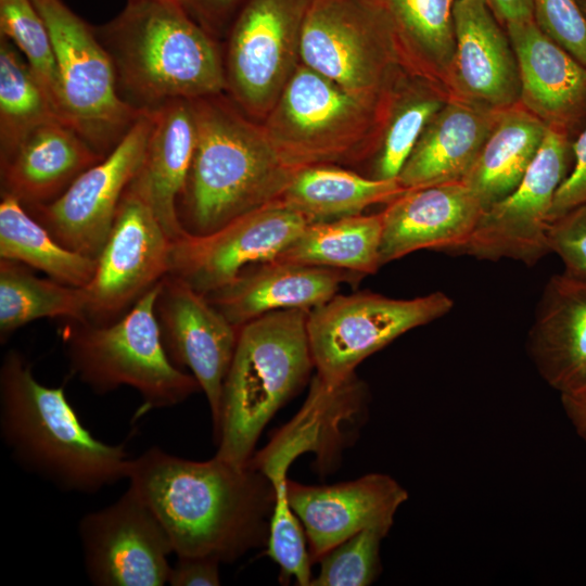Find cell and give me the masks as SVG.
<instances>
[{
  "instance_id": "cell-10",
  "label": "cell",
  "mask_w": 586,
  "mask_h": 586,
  "mask_svg": "<svg viewBox=\"0 0 586 586\" xmlns=\"http://www.w3.org/2000/svg\"><path fill=\"white\" fill-rule=\"evenodd\" d=\"M454 306L443 292L393 298L372 292L336 294L307 316V335L316 375L339 385L356 367L402 334L432 322Z\"/></svg>"
},
{
  "instance_id": "cell-12",
  "label": "cell",
  "mask_w": 586,
  "mask_h": 586,
  "mask_svg": "<svg viewBox=\"0 0 586 586\" xmlns=\"http://www.w3.org/2000/svg\"><path fill=\"white\" fill-rule=\"evenodd\" d=\"M573 141L548 128L519 186L483 212L470 239L454 253L480 259L511 258L530 266L550 253L549 214L558 189L571 173Z\"/></svg>"
},
{
  "instance_id": "cell-35",
  "label": "cell",
  "mask_w": 586,
  "mask_h": 586,
  "mask_svg": "<svg viewBox=\"0 0 586 586\" xmlns=\"http://www.w3.org/2000/svg\"><path fill=\"white\" fill-rule=\"evenodd\" d=\"M15 48L0 37V158L35 128L59 119L44 88Z\"/></svg>"
},
{
  "instance_id": "cell-30",
  "label": "cell",
  "mask_w": 586,
  "mask_h": 586,
  "mask_svg": "<svg viewBox=\"0 0 586 586\" xmlns=\"http://www.w3.org/2000/svg\"><path fill=\"white\" fill-rule=\"evenodd\" d=\"M454 2L385 0L407 69L445 88L455 51Z\"/></svg>"
},
{
  "instance_id": "cell-22",
  "label": "cell",
  "mask_w": 586,
  "mask_h": 586,
  "mask_svg": "<svg viewBox=\"0 0 586 586\" xmlns=\"http://www.w3.org/2000/svg\"><path fill=\"white\" fill-rule=\"evenodd\" d=\"M360 279L362 276L343 269L271 259L247 266L205 296L240 328L276 310H311L336 295L341 284Z\"/></svg>"
},
{
  "instance_id": "cell-21",
  "label": "cell",
  "mask_w": 586,
  "mask_h": 586,
  "mask_svg": "<svg viewBox=\"0 0 586 586\" xmlns=\"http://www.w3.org/2000/svg\"><path fill=\"white\" fill-rule=\"evenodd\" d=\"M484 211L462 180L407 190L381 212L382 265L419 250L454 253L470 239Z\"/></svg>"
},
{
  "instance_id": "cell-6",
  "label": "cell",
  "mask_w": 586,
  "mask_h": 586,
  "mask_svg": "<svg viewBox=\"0 0 586 586\" xmlns=\"http://www.w3.org/2000/svg\"><path fill=\"white\" fill-rule=\"evenodd\" d=\"M392 94L351 92L301 63L262 124L280 158L295 170L358 165L377 151Z\"/></svg>"
},
{
  "instance_id": "cell-42",
  "label": "cell",
  "mask_w": 586,
  "mask_h": 586,
  "mask_svg": "<svg viewBox=\"0 0 586 586\" xmlns=\"http://www.w3.org/2000/svg\"><path fill=\"white\" fill-rule=\"evenodd\" d=\"M220 562L205 557H177L167 584L171 586H218Z\"/></svg>"
},
{
  "instance_id": "cell-16",
  "label": "cell",
  "mask_w": 586,
  "mask_h": 586,
  "mask_svg": "<svg viewBox=\"0 0 586 586\" xmlns=\"http://www.w3.org/2000/svg\"><path fill=\"white\" fill-rule=\"evenodd\" d=\"M308 221L276 200L207 234L171 241L168 275L204 295L250 265L276 258Z\"/></svg>"
},
{
  "instance_id": "cell-26",
  "label": "cell",
  "mask_w": 586,
  "mask_h": 586,
  "mask_svg": "<svg viewBox=\"0 0 586 586\" xmlns=\"http://www.w3.org/2000/svg\"><path fill=\"white\" fill-rule=\"evenodd\" d=\"M500 111L449 97L432 117L397 180L407 190L461 181L473 166Z\"/></svg>"
},
{
  "instance_id": "cell-28",
  "label": "cell",
  "mask_w": 586,
  "mask_h": 586,
  "mask_svg": "<svg viewBox=\"0 0 586 586\" xmlns=\"http://www.w3.org/2000/svg\"><path fill=\"white\" fill-rule=\"evenodd\" d=\"M406 191L397 179H375L324 164L296 169L278 200L311 224L362 214Z\"/></svg>"
},
{
  "instance_id": "cell-17",
  "label": "cell",
  "mask_w": 586,
  "mask_h": 586,
  "mask_svg": "<svg viewBox=\"0 0 586 586\" xmlns=\"http://www.w3.org/2000/svg\"><path fill=\"white\" fill-rule=\"evenodd\" d=\"M154 310L168 357L191 371L206 396L214 425L239 328L204 294L168 273L160 282Z\"/></svg>"
},
{
  "instance_id": "cell-29",
  "label": "cell",
  "mask_w": 586,
  "mask_h": 586,
  "mask_svg": "<svg viewBox=\"0 0 586 586\" xmlns=\"http://www.w3.org/2000/svg\"><path fill=\"white\" fill-rule=\"evenodd\" d=\"M382 213L307 224L273 259L373 275L382 266Z\"/></svg>"
},
{
  "instance_id": "cell-1",
  "label": "cell",
  "mask_w": 586,
  "mask_h": 586,
  "mask_svg": "<svg viewBox=\"0 0 586 586\" xmlns=\"http://www.w3.org/2000/svg\"><path fill=\"white\" fill-rule=\"evenodd\" d=\"M127 480L177 557L229 563L267 542L273 487L251 464L239 467L217 456L195 461L154 446L131 459Z\"/></svg>"
},
{
  "instance_id": "cell-24",
  "label": "cell",
  "mask_w": 586,
  "mask_h": 586,
  "mask_svg": "<svg viewBox=\"0 0 586 586\" xmlns=\"http://www.w3.org/2000/svg\"><path fill=\"white\" fill-rule=\"evenodd\" d=\"M196 143L191 100L176 99L153 109V127L128 189L154 213L171 241L187 232L177 214Z\"/></svg>"
},
{
  "instance_id": "cell-37",
  "label": "cell",
  "mask_w": 586,
  "mask_h": 586,
  "mask_svg": "<svg viewBox=\"0 0 586 586\" xmlns=\"http://www.w3.org/2000/svg\"><path fill=\"white\" fill-rule=\"evenodd\" d=\"M388 531L362 530L345 539L320 560L310 586H368L380 574V547Z\"/></svg>"
},
{
  "instance_id": "cell-2",
  "label": "cell",
  "mask_w": 586,
  "mask_h": 586,
  "mask_svg": "<svg viewBox=\"0 0 586 586\" xmlns=\"http://www.w3.org/2000/svg\"><path fill=\"white\" fill-rule=\"evenodd\" d=\"M224 93L191 100L196 143L177 214L187 233H211L278 200L295 169L278 155L262 123Z\"/></svg>"
},
{
  "instance_id": "cell-25",
  "label": "cell",
  "mask_w": 586,
  "mask_h": 586,
  "mask_svg": "<svg viewBox=\"0 0 586 586\" xmlns=\"http://www.w3.org/2000/svg\"><path fill=\"white\" fill-rule=\"evenodd\" d=\"M102 158L69 126L59 119L47 122L0 158L1 195L25 207L50 203Z\"/></svg>"
},
{
  "instance_id": "cell-32",
  "label": "cell",
  "mask_w": 586,
  "mask_h": 586,
  "mask_svg": "<svg viewBox=\"0 0 586 586\" xmlns=\"http://www.w3.org/2000/svg\"><path fill=\"white\" fill-rule=\"evenodd\" d=\"M447 89L423 76L406 73L394 88L370 177L397 179L424 128L449 99Z\"/></svg>"
},
{
  "instance_id": "cell-15",
  "label": "cell",
  "mask_w": 586,
  "mask_h": 586,
  "mask_svg": "<svg viewBox=\"0 0 586 586\" xmlns=\"http://www.w3.org/2000/svg\"><path fill=\"white\" fill-rule=\"evenodd\" d=\"M84 566L98 586H163L174 553L164 527L137 491L86 513L78 523Z\"/></svg>"
},
{
  "instance_id": "cell-20",
  "label": "cell",
  "mask_w": 586,
  "mask_h": 586,
  "mask_svg": "<svg viewBox=\"0 0 586 586\" xmlns=\"http://www.w3.org/2000/svg\"><path fill=\"white\" fill-rule=\"evenodd\" d=\"M520 75V104L572 139L586 127V66L534 20L505 25Z\"/></svg>"
},
{
  "instance_id": "cell-31",
  "label": "cell",
  "mask_w": 586,
  "mask_h": 586,
  "mask_svg": "<svg viewBox=\"0 0 586 586\" xmlns=\"http://www.w3.org/2000/svg\"><path fill=\"white\" fill-rule=\"evenodd\" d=\"M0 258L18 262L61 283L85 288L97 259L61 245L16 199L1 195Z\"/></svg>"
},
{
  "instance_id": "cell-9",
  "label": "cell",
  "mask_w": 586,
  "mask_h": 586,
  "mask_svg": "<svg viewBox=\"0 0 586 586\" xmlns=\"http://www.w3.org/2000/svg\"><path fill=\"white\" fill-rule=\"evenodd\" d=\"M51 35L60 86L59 117L106 156L144 110L119 94L113 62L94 27L62 0H31Z\"/></svg>"
},
{
  "instance_id": "cell-46",
  "label": "cell",
  "mask_w": 586,
  "mask_h": 586,
  "mask_svg": "<svg viewBox=\"0 0 586 586\" xmlns=\"http://www.w3.org/2000/svg\"><path fill=\"white\" fill-rule=\"evenodd\" d=\"M370 1L378 2V3H385V0H370Z\"/></svg>"
},
{
  "instance_id": "cell-8",
  "label": "cell",
  "mask_w": 586,
  "mask_h": 586,
  "mask_svg": "<svg viewBox=\"0 0 586 586\" xmlns=\"http://www.w3.org/2000/svg\"><path fill=\"white\" fill-rule=\"evenodd\" d=\"M301 63L351 92L377 99L390 97L409 72L385 3L370 0H313Z\"/></svg>"
},
{
  "instance_id": "cell-38",
  "label": "cell",
  "mask_w": 586,
  "mask_h": 586,
  "mask_svg": "<svg viewBox=\"0 0 586 586\" xmlns=\"http://www.w3.org/2000/svg\"><path fill=\"white\" fill-rule=\"evenodd\" d=\"M534 21L561 48L586 66V17L576 0H533Z\"/></svg>"
},
{
  "instance_id": "cell-43",
  "label": "cell",
  "mask_w": 586,
  "mask_h": 586,
  "mask_svg": "<svg viewBox=\"0 0 586 586\" xmlns=\"http://www.w3.org/2000/svg\"><path fill=\"white\" fill-rule=\"evenodd\" d=\"M487 3L504 26L508 23L534 20L533 0H487Z\"/></svg>"
},
{
  "instance_id": "cell-5",
  "label": "cell",
  "mask_w": 586,
  "mask_h": 586,
  "mask_svg": "<svg viewBox=\"0 0 586 586\" xmlns=\"http://www.w3.org/2000/svg\"><path fill=\"white\" fill-rule=\"evenodd\" d=\"M308 311L276 310L239 328L213 425L215 456L247 466L265 426L309 380L315 365L306 328Z\"/></svg>"
},
{
  "instance_id": "cell-4",
  "label": "cell",
  "mask_w": 586,
  "mask_h": 586,
  "mask_svg": "<svg viewBox=\"0 0 586 586\" xmlns=\"http://www.w3.org/2000/svg\"><path fill=\"white\" fill-rule=\"evenodd\" d=\"M94 29L113 62L119 94L138 110L227 90L216 37L177 0H128Z\"/></svg>"
},
{
  "instance_id": "cell-40",
  "label": "cell",
  "mask_w": 586,
  "mask_h": 586,
  "mask_svg": "<svg viewBox=\"0 0 586 586\" xmlns=\"http://www.w3.org/2000/svg\"><path fill=\"white\" fill-rule=\"evenodd\" d=\"M574 164L558 189L549 214V221L586 203V127L572 143Z\"/></svg>"
},
{
  "instance_id": "cell-23",
  "label": "cell",
  "mask_w": 586,
  "mask_h": 586,
  "mask_svg": "<svg viewBox=\"0 0 586 586\" xmlns=\"http://www.w3.org/2000/svg\"><path fill=\"white\" fill-rule=\"evenodd\" d=\"M526 349L539 375L560 395L586 388V277L565 270L550 277Z\"/></svg>"
},
{
  "instance_id": "cell-33",
  "label": "cell",
  "mask_w": 586,
  "mask_h": 586,
  "mask_svg": "<svg viewBox=\"0 0 586 586\" xmlns=\"http://www.w3.org/2000/svg\"><path fill=\"white\" fill-rule=\"evenodd\" d=\"M41 318L86 321L84 288L38 278L25 265L0 258V340Z\"/></svg>"
},
{
  "instance_id": "cell-14",
  "label": "cell",
  "mask_w": 586,
  "mask_h": 586,
  "mask_svg": "<svg viewBox=\"0 0 586 586\" xmlns=\"http://www.w3.org/2000/svg\"><path fill=\"white\" fill-rule=\"evenodd\" d=\"M170 243L152 209L127 188L84 288L86 321L112 322L151 291L168 273Z\"/></svg>"
},
{
  "instance_id": "cell-13",
  "label": "cell",
  "mask_w": 586,
  "mask_h": 586,
  "mask_svg": "<svg viewBox=\"0 0 586 586\" xmlns=\"http://www.w3.org/2000/svg\"><path fill=\"white\" fill-rule=\"evenodd\" d=\"M152 127L153 110H144L117 145L59 198L24 207L61 245L97 259L142 162Z\"/></svg>"
},
{
  "instance_id": "cell-7",
  "label": "cell",
  "mask_w": 586,
  "mask_h": 586,
  "mask_svg": "<svg viewBox=\"0 0 586 586\" xmlns=\"http://www.w3.org/2000/svg\"><path fill=\"white\" fill-rule=\"evenodd\" d=\"M160 282L120 318L104 324L69 320L62 333L72 373L99 395L135 388L143 402L140 413L174 407L201 391L164 347L154 310Z\"/></svg>"
},
{
  "instance_id": "cell-34",
  "label": "cell",
  "mask_w": 586,
  "mask_h": 586,
  "mask_svg": "<svg viewBox=\"0 0 586 586\" xmlns=\"http://www.w3.org/2000/svg\"><path fill=\"white\" fill-rule=\"evenodd\" d=\"M295 459L289 450L268 445L253 455L250 464L269 479L275 493L266 555L279 565L282 583L294 579L297 585L309 586L313 577L307 539L288 499L286 472Z\"/></svg>"
},
{
  "instance_id": "cell-45",
  "label": "cell",
  "mask_w": 586,
  "mask_h": 586,
  "mask_svg": "<svg viewBox=\"0 0 586 586\" xmlns=\"http://www.w3.org/2000/svg\"><path fill=\"white\" fill-rule=\"evenodd\" d=\"M576 1L578 3V7H579L582 13L586 17V0H576Z\"/></svg>"
},
{
  "instance_id": "cell-18",
  "label": "cell",
  "mask_w": 586,
  "mask_h": 586,
  "mask_svg": "<svg viewBox=\"0 0 586 586\" xmlns=\"http://www.w3.org/2000/svg\"><path fill=\"white\" fill-rule=\"evenodd\" d=\"M288 499L309 546L311 562L367 528L391 530L407 491L392 476L369 473L333 485L288 481Z\"/></svg>"
},
{
  "instance_id": "cell-39",
  "label": "cell",
  "mask_w": 586,
  "mask_h": 586,
  "mask_svg": "<svg viewBox=\"0 0 586 586\" xmlns=\"http://www.w3.org/2000/svg\"><path fill=\"white\" fill-rule=\"evenodd\" d=\"M548 240L565 271L586 277V203L550 222Z\"/></svg>"
},
{
  "instance_id": "cell-36",
  "label": "cell",
  "mask_w": 586,
  "mask_h": 586,
  "mask_svg": "<svg viewBox=\"0 0 586 586\" xmlns=\"http://www.w3.org/2000/svg\"><path fill=\"white\" fill-rule=\"evenodd\" d=\"M0 34L21 51L59 117L60 86L54 48L50 31L34 2L0 0Z\"/></svg>"
},
{
  "instance_id": "cell-19",
  "label": "cell",
  "mask_w": 586,
  "mask_h": 586,
  "mask_svg": "<svg viewBox=\"0 0 586 586\" xmlns=\"http://www.w3.org/2000/svg\"><path fill=\"white\" fill-rule=\"evenodd\" d=\"M455 51L446 88L450 97L492 111L520 102V75L509 36L487 0H455Z\"/></svg>"
},
{
  "instance_id": "cell-27",
  "label": "cell",
  "mask_w": 586,
  "mask_h": 586,
  "mask_svg": "<svg viewBox=\"0 0 586 586\" xmlns=\"http://www.w3.org/2000/svg\"><path fill=\"white\" fill-rule=\"evenodd\" d=\"M547 129L520 102L499 112L479 156L462 179L484 209L508 196L519 186Z\"/></svg>"
},
{
  "instance_id": "cell-11",
  "label": "cell",
  "mask_w": 586,
  "mask_h": 586,
  "mask_svg": "<svg viewBox=\"0 0 586 586\" xmlns=\"http://www.w3.org/2000/svg\"><path fill=\"white\" fill-rule=\"evenodd\" d=\"M313 0H243L229 29L228 95L262 123L301 64V39Z\"/></svg>"
},
{
  "instance_id": "cell-44",
  "label": "cell",
  "mask_w": 586,
  "mask_h": 586,
  "mask_svg": "<svg viewBox=\"0 0 586 586\" xmlns=\"http://www.w3.org/2000/svg\"><path fill=\"white\" fill-rule=\"evenodd\" d=\"M563 411L576 434L586 442V388L561 394Z\"/></svg>"
},
{
  "instance_id": "cell-3",
  "label": "cell",
  "mask_w": 586,
  "mask_h": 586,
  "mask_svg": "<svg viewBox=\"0 0 586 586\" xmlns=\"http://www.w3.org/2000/svg\"><path fill=\"white\" fill-rule=\"evenodd\" d=\"M0 436L21 468L64 492L94 494L128 477L125 444L97 438L64 387L41 384L16 349H9L0 366Z\"/></svg>"
},
{
  "instance_id": "cell-41",
  "label": "cell",
  "mask_w": 586,
  "mask_h": 586,
  "mask_svg": "<svg viewBox=\"0 0 586 586\" xmlns=\"http://www.w3.org/2000/svg\"><path fill=\"white\" fill-rule=\"evenodd\" d=\"M208 33L217 37L229 29L243 0H177Z\"/></svg>"
}]
</instances>
